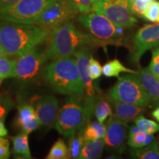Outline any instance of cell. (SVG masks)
Wrapping results in <instances>:
<instances>
[{
	"mask_svg": "<svg viewBox=\"0 0 159 159\" xmlns=\"http://www.w3.org/2000/svg\"><path fill=\"white\" fill-rule=\"evenodd\" d=\"M49 35L35 25L0 20V43L6 54L21 56L44 42Z\"/></svg>",
	"mask_w": 159,
	"mask_h": 159,
	"instance_id": "obj_1",
	"label": "cell"
},
{
	"mask_svg": "<svg viewBox=\"0 0 159 159\" xmlns=\"http://www.w3.org/2000/svg\"><path fill=\"white\" fill-rule=\"evenodd\" d=\"M43 75L55 92L70 97H84L85 87L75 57L69 56L54 60L45 66Z\"/></svg>",
	"mask_w": 159,
	"mask_h": 159,
	"instance_id": "obj_2",
	"label": "cell"
},
{
	"mask_svg": "<svg viewBox=\"0 0 159 159\" xmlns=\"http://www.w3.org/2000/svg\"><path fill=\"white\" fill-rule=\"evenodd\" d=\"M47 40L45 55L47 59L52 61L74 56L75 53L83 47L94 46L90 35L75 27L71 21L55 27Z\"/></svg>",
	"mask_w": 159,
	"mask_h": 159,
	"instance_id": "obj_3",
	"label": "cell"
},
{
	"mask_svg": "<svg viewBox=\"0 0 159 159\" xmlns=\"http://www.w3.org/2000/svg\"><path fill=\"white\" fill-rule=\"evenodd\" d=\"M77 21L88 32L94 46H125L122 41L125 29L115 26L103 15L84 13L78 16Z\"/></svg>",
	"mask_w": 159,
	"mask_h": 159,
	"instance_id": "obj_4",
	"label": "cell"
},
{
	"mask_svg": "<svg viewBox=\"0 0 159 159\" xmlns=\"http://www.w3.org/2000/svg\"><path fill=\"white\" fill-rule=\"evenodd\" d=\"M92 115L83 98L71 97L57 113L55 128L63 136L70 137L83 130Z\"/></svg>",
	"mask_w": 159,
	"mask_h": 159,
	"instance_id": "obj_5",
	"label": "cell"
},
{
	"mask_svg": "<svg viewBox=\"0 0 159 159\" xmlns=\"http://www.w3.org/2000/svg\"><path fill=\"white\" fill-rule=\"evenodd\" d=\"M109 97L114 100L146 107L151 100L137 74L119 77L118 81L109 91Z\"/></svg>",
	"mask_w": 159,
	"mask_h": 159,
	"instance_id": "obj_6",
	"label": "cell"
},
{
	"mask_svg": "<svg viewBox=\"0 0 159 159\" xmlns=\"http://www.w3.org/2000/svg\"><path fill=\"white\" fill-rule=\"evenodd\" d=\"M52 0H18L0 9V20L34 25L43 10Z\"/></svg>",
	"mask_w": 159,
	"mask_h": 159,
	"instance_id": "obj_7",
	"label": "cell"
},
{
	"mask_svg": "<svg viewBox=\"0 0 159 159\" xmlns=\"http://www.w3.org/2000/svg\"><path fill=\"white\" fill-rule=\"evenodd\" d=\"M94 12L102 14L115 26L130 29L138 22L131 11L129 0H96Z\"/></svg>",
	"mask_w": 159,
	"mask_h": 159,
	"instance_id": "obj_8",
	"label": "cell"
},
{
	"mask_svg": "<svg viewBox=\"0 0 159 159\" xmlns=\"http://www.w3.org/2000/svg\"><path fill=\"white\" fill-rule=\"evenodd\" d=\"M78 13L67 0H52L43 10L34 25L50 33L55 27L71 21Z\"/></svg>",
	"mask_w": 159,
	"mask_h": 159,
	"instance_id": "obj_9",
	"label": "cell"
},
{
	"mask_svg": "<svg viewBox=\"0 0 159 159\" xmlns=\"http://www.w3.org/2000/svg\"><path fill=\"white\" fill-rule=\"evenodd\" d=\"M74 56L76 59L77 68L81 80L85 87V96L83 97L84 102L89 111L94 114V104L96 99L101 94L100 89L94 83L89 72V63L91 55L88 47H84L75 53Z\"/></svg>",
	"mask_w": 159,
	"mask_h": 159,
	"instance_id": "obj_10",
	"label": "cell"
},
{
	"mask_svg": "<svg viewBox=\"0 0 159 159\" xmlns=\"http://www.w3.org/2000/svg\"><path fill=\"white\" fill-rule=\"evenodd\" d=\"M159 47V23L146 25L135 35L130 47V59L139 66L140 60L145 52Z\"/></svg>",
	"mask_w": 159,
	"mask_h": 159,
	"instance_id": "obj_11",
	"label": "cell"
},
{
	"mask_svg": "<svg viewBox=\"0 0 159 159\" xmlns=\"http://www.w3.org/2000/svg\"><path fill=\"white\" fill-rule=\"evenodd\" d=\"M47 60L45 52L35 47L17 59L14 77L22 81L35 79L41 73Z\"/></svg>",
	"mask_w": 159,
	"mask_h": 159,
	"instance_id": "obj_12",
	"label": "cell"
},
{
	"mask_svg": "<svg viewBox=\"0 0 159 159\" xmlns=\"http://www.w3.org/2000/svg\"><path fill=\"white\" fill-rule=\"evenodd\" d=\"M128 124L111 115L106 125V131L103 137L105 146L111 151L122 153L125 151V143L128 136Z\"/></svg>",
	"mask_w": 159,
	"mask_h": 159,
	"instance_id": "obj_13",
	"label": "cell"
},
{
	"mask_svg": "<svg viewBox=\"0 0 159 159\" xmlns=\"http://www.w3.org/2000/svg\"><path fill=\"white\" fill-rule=\"evenodd\" d=\"M31 102L40 125L51 128L55 123L58 113L57 99L52 95H46L34 97Z\"/></svg>",
	"mask_w": 159,
	"mask_h": 159,
	"instance_id": "obj_14",
	"label": "cell"
},
{
	"mask_svg": "<svg viewBox=\"0 0 159 159\" xmlns=\"http://www.w3.org/2000/svg\"><path fill=\"white\" fill-rule=\"evenodd\" d=\"M17 126L23 132L30 134L40 126V122L31 105L22 104L18 108Z\"/></svg>",
	"mask_w": 159,
	"mask_h": 159,
	"instance_id": "obj_15",
	"label": "cell"
},
{
	"mask_svg": "<svg viewBox=\"0 0 159 159\" xmlns=\"http://www.w3.org/2000/svg\"><path fill=\"white\" fill-rule=\"evenodd\" d=\"M110 99L111 104L114 105V114L113 115L122 122L128 124L135 120L137 117L144 112V109L143 108V107L114 100L111 97Z\"/></svg>",
	"mask_w": 159,
	"mask_h": 159,
	"instance_id": "obj_16",
	"label": "cell"
},
{
	"mask_svg": "<svg viewBox=\"0 0 159 159\" xmlns=\"http://www.w3.org/2000/svg\"><path fill=\"white\" fill-rule=\"evenodd\" d=\"M138 76L143 86L150 97L152 106L159 105V80L148 69L139 66Z\"/></svg>",
	"mask_w": 159,
	"mask_h": 159,
	"instance_id": "obj_17",
	"label": "cell"
},
{
	"mask_svg": "<svg viewBox=\"0 0 159 159\" xmlns=\"http://www.w3.org/2000/svg\"><path fill=\"white\" fill-rule=\"evenodd\" d=\"M104 146L105 142L103 138L85 142L80 152L78 158L95 159L100 158Z\"/></svg>",
	"mask_w": 159,
	"mask_h": 159,
	"instance_id": "obj_18",
	"label": "cell"
},
{
	"mask_svg": "<svg viewBox=\"0 0 159 159\" xmlns=\"http://www.w3.org/2000/svg\"><path fill=\"white\" fill-rule=\"evenodd\" d=\"M94 114L97 121L103 123L108 117L113 115V109L111 106V101L109 97H103L100 94L96 99L94 104Z\"/></svg>",
	"mask_w": 159,
	"mask_h": 159,
	"instance_id": "obj_19",
	"label": "cell"
},
{
	"mask_svg": "<svg viewBox=\"0 0 159 159\" xmlns=\"http://www.w3.org/2000/svg\"><path fill=\"white\" fill-rule=\"evenodd\" d=\"M12 140L16 156L26 159L32 158L28 143V134L22 131V133L13 137Z\"/></svg>",
	"mask_w": 159,
	"mask_h": 159,
	"instance_id": "obj_20",
	"label": "cell"
},
{
	"mask_svg": "<svg viewBox=\"0 0 159 159\" xmlns=\"http://www.w3.org/2000/svg\"><path fill=\"white\" fill-rule=\"evenodd\" d=\"M106 131V125L99 122H89L83 130L84 142L103 138Z\"/></svg>",
	"mask_w": 159,
	"mask_h": 159,
	"instance_id": "obj_21",
	"label": "cell"
},
{
	"mask_svg": "<svg viewBox=\"0 0 159 159\" xmlns=\"http://www.w3.org/2000/svg\"><path fill=\"white\" fill-rule=\"evenodd\" d=\"M130 154L133 158L139 159H159V148L156 141L147 146L132 148Z\"/></svg>",
	"mask_w": 159,
	"mask_h": 159,
	"instance_id": "obj_22",
	"label": "cell"
},
{
	"mask_svg": "<svg viewBox=\"0 0 159 159\" xmlns=\"http://www.w3.org/2000/svg\"><path fill=\"white\" fill-rule=\"evenodd\" d=\"M121 72L138 74L139 71L127 68L117 59L108 61L102 67V74L106 77H119Z\"/></svg>",
	"mask_w": 159,
	"mask_h": 159,
	"instance_id": "obj_23",
	"label": "cell"
},
{
	"mask_svg": "<svg viewBox=\"0 0 159 159\" xmlns=\"http://www.w3.org/2000/svg\"><path fill=\"white\" fill-rule=\"evenodd\" d=\"M16 62L17 59L11 57L10 55H5L0 57V78L14 77Z\"/></svg>",
	"mask_w": 159,
	"mask_h": 159,
	"instance_id": "obj_24",
	"label": "cell"
},
{
	"mask_svg": "<svg viewBox=\"0 0 159 159\" xmlns=\"http://www.w3.org/2000/svg\"><path fill=\"white\" fill-rule=\"evenodd\" d=\"M84 143L83 130L69 137L68 147H67L69 158H78L80 152Z\"/></svg>",
	"mask_w": 159,
	"mask_h": 159,
	"instance_id": "obj_25",
	"label": "cell"
},
{
	"mask_svg": "<svg viewBox=\"0 0 159 159\" xmlns=\"http://www.w3.org/2000/svg\"><path fill=\"white\" fill-rule=\"evenodd\" d=\"M47 159H66L69 158L68 148L63 139H58L49 150Z\"/></svg>",
	"mask_w": 159,
	"mask_h": 159,
	"instance_id": "obj_26",
	"label": "cell"
},
{
	"mask_svg": "<svg viewBox=\"0 0 159 159\" xmlns=\"http://www.w3.org/2000/svg\"><path fill=\"white\" fill-rule=\"evenodd\" d=\"M135 124L141 130L150 134H154L159 131V125L154 121L146 119L140 115L134 120Z\"/></svg>",
	"mask_w": 159,
	"mask_h": 159,
	"instance_id": "obj_27",
	"label": "cell"
},
{
	"mask_svg": "<svg viewBox=\"0 0 159 159\" xmlns=\"http://www.w3.org/2000/svg\"><path fill=\"white\" fill-rule=\"evenodd\" d=\"M78 13L84 14L94 12L96 0H67Z\"/></svg>",
	"mask_w": 159,
	"mask_h": 159,
	"instance_id": "obj_28",
	"label": "cell"
},
{
	"mask_svg": "<svg viewBox=\"0 0 159 159\" xmlns=\"http://www.w3.org/2000/svg\"><path fill=\"white\" fill-rule=\"evenodd\" d=\"M154 0H129L132 13L138 16H144V12L151 2Z\"/></svg>",
	"mask_w": 159,
	"mask_h": 159,
	"instance_id": "obj_29",
	"label": "cell"
},
{
	"mask_svg": "<svg viewBox=\"0 0 159 159\" xmlns=\"http://www.w3.org/2000/svg\"><path fill=\"white\" fill-rule=\"evenodd\" d=\"M143 17L152 22L159 23V2L155 0L151 2Z\"/></svg>",
	"mask_w": 159,
	"mask_h": 159,
	"instance_id": "obj_30",
	"label": "cell"
},
{
	"mask_svg": "<svg viewBox=\"0 0 159 159\" xmlns=\"http://www.w3.org/2000/svg\"><path fill=\"white\" fill-rule=\"evenodd\" d=\"M13 100L7 95L0 96V122H4L9 111L13 107Z\"/></svg>",
	"mask_w": 159,
	"mask_h": 159,
	"instance_id": "obj_31",
	"label": "cell"
},
{
	"mask_svg": "<svg viewBox=\"0 0 159 159\" xmlns=\"http://www.w3.org/2000/svg\"><path fill=\"white\" fill-rule=\"evenodd\" d=\"M147 133L141 130L134 134H129L128 144L132 148H139L144 147V141Z\"/></svg>",
	"mask_w": 159,
	"mask_h": 159,
	"instance_id": "obj_32",
	"label": "cell"
},
{
	"mask_svg": "<svg viewBox=\"0 0 159 159\" xmlns=\"http://www.w3.org/2000/svg\"><path fill=\"white\" fill-rule=\"evenodd\" d=\"M148 69L159 80V47L152 51V59Z\"/></svg>",
	"mask_w": 159,
	"mask_h": 159,
	"instance_id": "obj_33",
	"label": "cell"
},
{
	"mask_svg": "<svg viewBox=\"0 0 159 159\" xmlns=\"http://www.w3.org/2000/svg\"><path fill=\"white\" fill-rule=\"evenodd\" d=\"M89 72H90L91 78L94 80L99 78L102 74V67L101 66L100 63L96 59L93 58L92 57L90 58Z\"/></svg>",
	"mask_w": 159,
	"mask_h": 159,
	"instance_id": "obj_34",
	"label": "cell"
},
{
	"mask_svg": "<svg viewBox=\"0 0 159 159\" xmlns=\"http://www.w3.org/2000/svg\"><path fill=\"white\" fill-rule=\"evenodd\" d=\"M10 156V143L7 139L0 136V159H7Z\"/></svg>",
	"mask_w": 159,
	"mask_h": 159,
	"instance_id": "obj_35",
	"label": "cell"
},
{
	"mask_svg": "<svg viewBox=\"0 0 159 159\" xmlns=\"http://www.w3.org/2000/svg\"><path fill=\"white\" fill-rule=\"evenodd\" d=\"M17 1L18 0H0V9L12 5Z\"/></svg>",
	"mask_w": 159,
	"mask_h": 159,
	"instance_id": "obj_36",
	"label": "cell"
},
{
	"mask_svg": "<svg viewBox=\"0 0 159 159\" xmlns=\"http://www.w3.org/2000/svg\"><path fill=\"white\" fill-rule=\"evenodd\" d=\"M7 135V130L5 128L4 122H0V136H5Z\"/></svg>",
	"mask_w": 159,
	"mask_h": 159,
	"instance_id": "obj_37",
	"label": "cell"
},
{
	"mask_svg": "<svg viewBox=\"0 0 159 159\" xmlns=\"http://www.w3.org/2000/svg\"><path fill=\"white\" fill-rule=\"evenodd\" d=\"M152 116L155 119H156V121H158V122H159V106L157 108L155 109L153 111H152Z\"/></svg>",
	"mask_w": 159,
	"mask_h": 159,
	"instance_id": "obj_38",
	"label": "cell"
},
{
	"mask_svg": "<svg viewBox=\"0 0 159 159\" xmlns=\"http://www.w3.org/2000/svg\"><path fill=\"white\" fill-rule=\"evenodd\" d=\"M139 131H141L140 129H139L137 126H132L129 130V134H134L136 133H138Z\"/></svg>",
	"mask_w": 159,
	"mask_h": 159,
	"instance_id": "obj_39",
	"label": "cell"
},
{
	"mask_svg": "<svg viewBox=\"0 0 159 159\" xmlns=\"http://www.w3.org/2000/svg\"><path fill=\"white\" fill-rule=\"evenodd\" d=\"M5 55H7V54H6V52H5V49H4V48H3L2 45L1 43H0V57L4 56Z\"/></svg>",
	"mask_w": 159,
	"mask_h": 159,
	"instance_id": "obj_40",
	"label": "cell"
},
{
	"mask_svg": "<svg viewBox=\"0 0 159 159\" xmlns=\"http://www.w3.org/2000/svg\"><path fill=\"white\" fill-rule=\"evenodd\" d=\"M2 80H3V79L0 78V85H1V84H2Z\"/></svg>",
	"mask_w": 159,
	"mask_h": 159,
	"instance_id": "obj_41",
	"label": "cell"
},
{
	"mask_svg": "<svg viewBox=\"0 0 159 159\" xmlns=\"http://www.w3.org/2000/svg\"><path fill=\"white\" fill-rule=\"evenodd\" d=\"M103 1H111V0H103Z\"/></svg>",
	"mask_w": 159,
	"mask_h": 159,
	"instance_id": "obj_42",
	"label": "cell"
},
{
	"mask_svg": "<svg viewBox=\"0 0 159 159\" xmlns=\"http://www.w3.org/2000/svg\"><path fill=\"white\" fill-rule=\"evenodd\" d=\"M158 148H159V139H158Z\"/></svg>",
	"mask_w": 159,
	"mask_h": 159,
	"instance_id": "obj_43",
	"label": "cell"
}]
</instances>
